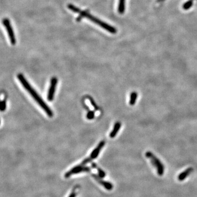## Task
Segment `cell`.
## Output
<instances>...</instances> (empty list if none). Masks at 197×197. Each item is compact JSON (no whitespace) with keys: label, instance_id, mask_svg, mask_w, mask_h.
<instances>
[{"label":"cell","instance_id":"obj_13","mask_svg":"<svg viewBox=\"0 0 197 197\" xmlns=\"http://www.w3.org/2000/svg\"><path fill=\"white\" fill-rule=\"evenodd\" d=\"M67 7L70 10L72 11L73 12H75L76 13L79 14V13L81 12V10L80 9V8H79L78 7H76L75 6L73 5V4H70V3L68 4L67 5Z\"/></svg>","mask_w":197,"mask_h":197},{"label":"cell","instance_id":"obj_14","mask_svg":"<svg viewBox=\"0 0 197 197\" xmlns=\"http://www.w3.org/2000/svg\"><path fill=\"white\" fill-rule=\"evenodd\" d=\"M193 5V0H189L187 2H186L183 5V9L185 10H187L189 9L191 7V6Z\"/></svg>","mask_w":197,"mask_h":197},{"label":"cell","instance_id":"obj_4","mask_svg":"<svg viewBox=\"0 0 197 197\" xmlns=\"http://www.w3.org/2000/svg\"><path fill=\"white\" fill-rule=\"evenodd\" d=\"M105 145V142L104 141H102L101 142L98 144V146L93 150V152H92V153L90 154V156L87 158L82 162L81 163V165H85L87 164V163L90 162L92 160L95 159L98 156V154L102 150V148Z\"/></svg>","mask_w":197,"mask_h":197},{"label":"cell","instance_id":"obj_18","mask_svg":"<svg viewBox=\"0 0 197 197\" xmlns=\"http://www.w3.org/2000/svg\"><path fill=\"white\" fill-rule=\"evenodd\" d=\"M89 99H90V103H91V104L93 105V107H94L95 109H96V110H98V107L97 106V105H96L95 102H94L93 98H90Z\"/></svg>","mask_w":197,"mask_h":197},{"label":"cell","instance_id":"obj_3","mask_svg":"<svg viewBox=\"0 0 197 197\" xmlns=\"http://www.w3.org/2000/svg\"><path fill=\"white\" fill-rule=\"evenodd\" d=\"M86 17L88 18V19H89L90 21H92L94 23L97 24L98 26L102 27V28L107 30L108 32H110L111 34H115L117 32V30L115 27L111 26L110 25H108V24L105 23L103 21H101V20L98 19V18L95 17L94 16L90 15L89 12H88Z\"/></svg>","mask_w":197,"mask_h":197},{"label":"cell","instance_id":"obj_6","mask_svg":"<svg viewBox=\"0 0 197 197\" xmlns=\"http://www.w3.org/2000/svg\"><path fill=\"white\" fill-rule=\"evenodd\" d=\"M58 83V79L56 77H53L51 79L50 85L49 87V90L47 94V99L49 102H52L54 99V96L55 94L56 87Z\"/></svg>","mask_w":197,"mask_h":197},{"label":"cell","instance_id":"obj_5","mask_svg":"<svg viewBox=\"0 0 197 197\" xmlns=\"http://www.w3.org/2000/svg\"><path fill=\"white\" fill-rule=\"evenodd\" d=\"M2 23H3L4 26H5V27H6L11 43L12 45L14 46L16 44V40H15V37L13 29L12 28V25L10 23V21L7 18H5L3 19Z\"/></svg>","mask_w":197,"mask_h":197},{"label":"cell","instance_id":"obj_11","mask_svg":"<svg viewBox=\"0 0 197 197\" xmlns=\"http://www.w3.org/2000/svg\"><path fill=\"white\" fill-rule=\"evenodd\" d=\"M125 4V0H119V3L118 6V12L119 14L122 15L124 13Z\"/></svg>","mask_w":197,"mask_h":197},{"label":"cell","instance_id":"obj_17","mask_svg":"<svg viewBox=\"0 0 197 197\" xmlns=\"http://www.w3.org/2000/svg\"><path fill=\"white\" fill-rule=\"evenodd\" d=\"M78 189V187H74V189H73V191L71 192V194H70L69 197H76Z\"/></svg>","mask_w":197,"mask_h":197},{"label":"cell","instance_id":"obj_15","mask_svg":"<svg viewBox=\"0 0 197 197\" xmlns=\"http://www.w3.org/2000/svg\"><path fill=\"white\" fill-rule=\"evenodd\" d=\"M6 109V102L5 100H2L1 102V111H5Z\"/></svg>","mask_w":197,"mask_h":197},{"label":"cell","instance_id":"obj_2","mask_svg":"<svg viewBox=\"0 0 197 197\" xmlns=\"http://www.w3.org/2000/svg\"><path fill=\"white\" fill-rule=\"evenodd\" d=\"M145 156L148 159L150 160L152 164L156 169L157 173L159 176H163L164 173V166L162 162L150 151L146 152Z\"/></svg>","mask_w":197,"mask_h":197},{"label":"cell","instance_id":"obj_12","mask_svg":"<svg viewBox=\"0 0 197 197\" xmlns=\"http://www.w3.org/2000/svg\"><path fill=\"white\" fill-rule=\"evenodd\" d=\"M89 12V11L88 9L85 10V11H81V12L79 13V15L76 18V21H78V22L80 21L83 18L86 17V15L88 13V12Z\"/></svg>","mask_w":197,"mask_h":197},{"label":"cell","instance_id":"obj_9","mask_svg":"<svg viewBox=\"0 0 197 197\" xmlns=\"http://www.w3.org/2000/svg\"><path fill=\"white\" fill-rule=\"evenodd\" d=\"M121 127V122H116L115 124L114 125L113 130L111 132V133L110 134V137L111 138H113V137H115L116 136L117 134L118 133V131L120 130Z\"/></svg>","mask_w":197,"mask_h":197},{"label":"cell","instance_id":"obj_10","mask_svg":"<svg viewBox=\"0 0 197 197\" xmlns=\"http://www.w3.org/2000/svg\"><path fill=\"white\" fill-rule=\"evenodd\" d=\"M137 96H138V94L136 92H133L132 93H131V95H130L129 104L131 106H133L135 104L137 98Z\"/></svg>","mask_w":197,"mask_h":197},{"label":"cell","instance_id":"obj_16","mask_svg":"<svg viewBox=\"0 0 197 197\" xmlns=\"http://www.w3.org/2000/svg\"><path fill=\"white\" fill-rule=\"evenodd\" d=\"M94 115H95V113L94 111H89L88 113H87V119H93L94 117Z\"/></svg>","mask_w":197,"mask_h":197},{"label":"cell","instance_id":"obj_8","mask_svg":"<svg viewBox=\"0 0 197 197\" xmlns=\"http://www.w3.org/2000/svg\"><path fill=\"white\" fill-rule=\"evenodd\" d=\"M193 171V169L192 167H189V168L186 169L185 170L182 172L181 174H179L177 177V179L180 181H182L185 180L189 176L190 174Z\"/></svg>","mask_w":197,"mask_h":197},{"label":"cell","instance_id":"obj_19","mask_svg":"<svg viewBox=\"0 0 197 197\" xmlns=\"http://www.w3.org/2000/svg\"><path fill=\"white\" fill-rule=\"evenodd\" d=\"M164 0H157V2H163V1H164Z\"/></svg>","mask_w":197,"mask_h":197},{"label":"cell","instance_id":"obj_1","mask_svg":"<svg viewBox=\"0 0 197 197\" xmlns=\"http://www.w3.org/2000/svg\"><path fill=\"white\" fill-rule=\"evenodd\" d=\"M17 78L24 88L29 92L31 95L32 96L35 102H36L40 106V107L44 111L47 115L49 116V117H52L53 116V112L51 110V109L47 105L46 103L44 102V100L41 98V96L38 94L36 91L32 88L30 84H29V82L26 80V78H25L23 75L21 73L18 74L17 75Z\"/></svg>","mask_w":197,"mask_h":197},{"label":"cell","instance_id":"obj_7","mask_svg":"<svg viewBox=\"0 0 197 197\" xmlns=\"http://www.w3.org/2000/svg\"><path fill=\"white\" fill-rule=\"evenodd\" d=\"M90 170V168L88 167L84 166V165H77L76 166H75L71 170L68 171L66 174H65V177H68L71 176L73 174H79L81 173H84V172H87Z\"/></svg>","mask_w":197,"mask_h":197}]
</instances>
